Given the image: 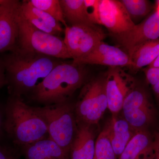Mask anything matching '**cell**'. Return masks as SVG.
Masks as SVG:
<instances>
[{
  "label": "cell",
  "mask_w": 159,
  "mask_h": 159,
  "mask_svg": "<svg viewBox=\"0 0 159 159\" xmlns=\"http://www.w3.org/2000/svg\"><path fill=\"white\" fill-rule=\"evenodd\" d=\"M10 96L22 97L32 91L61 61L48 55L17 48L2 58Z\"/></svg>",
  "instance_id": "cell-1"
},
{
  "label": "cell",
  "mask_w": 159,
  "mask_h": 159,
  "mask_svg": "<svg viewBox=\"0 0 159 159\" xmlns=\"http://www.w3.org/2000/svg\"><path fill=\"white\" fill-rule=\"evenodd\" d=\"M5 109V133L16 147L20 149L48 137L43 119L22 97L9 95Z\"/></svg>",
  "instance_id": "cell-2"
},
{
  "label": "cell",
  "mask_w": 159,
  "mask_h": 159,
  "mask_svg": "<svg viewBox=\"0 0 159 159\" xmlns=\"http://www.w3.org/2000/svg\"><path fill=\"white\" fill-rule=\"evenodd\" d=\"M84 66L61 62L39 84L29 99L43 106L69 102L70 97L86 82Z\"/></svg>",
  "instance_id": "cell-3"
},
{
  "label": "cell",
  "mask_w": 159,
  "mask_h": 159,
  "mask_svg": "<svg viewBox=\"0 0 159 159\" xmlns=\"http://www.w3.org/2000/svg\"><path fill=\"white\" fill-rule=\"evenodd\" d=\"M33 108L45 122L49 138L70 154L77 128L74 105L69 101Z\"/></svg>",
  "instance_id": "cell-4"
},
{
  "label": "cell",
  "mask_w": 159,
  "mask_h": 159,
  "mask_svg": "<svg viewBox=\"0 0 159 159\" xmlns=\"http://www.w3.org/2000/svg\"><path fill=\"white\" fill-rule=\"evenodd\" d=\"M18 48L59 59L71 58L63 39L34 28L23 16L20 10L18 16Z\"/></svg>",
  "instance_id": "cell-5"
},
{
  "label": "cell",
  "mask_w": 159,
  "mask_h": 159,
  "mask_svg": "<svg viewBox=\"0 0 159 159\" xmlns=\"http://www.w3.org/2000/svg\"><path fill=\"white\" fill-rule=\"evenodd\" d=\"M105 77L86 81L82 86L74 105L77 122L97 125L108 109L105 89Z\"/></svg>",
  "instance_id": "cell-6"
},
{
  "label": "cell",
  "mask_w": 159,
  "mask_h": 159,
  "mask_svg": "<svg viewBox=\"0 0 159 159\" xmlns=\"http://www.w3.org/2000/svg\"><path fill=\"white\" fill-rule=\"evenodd\" d=\"M106 36L97 25H78L66 27L63 40L71 58L76 60L89 54Z\"/></svg>",
  "instance_id": "cell-7"
},
{
  "label": "cell",
  "mask_w": 159,
  "mask_h": 159,
  "mask_svg": "<svg viewBox=\"0 0 159 159\" xmlns=\"http://www.w3.org/2000/svg\"><path fill=\"white\" fill-rule=\"evenodd\" d=\"M123 118L137 132L147 130L155 118V111L145 89L136 86L122 105Z\"/></svg>",
  "instance_id": "cell-8"
},
{
  "label": "cell",
  "mask_w": 159,
  "mask_h": 159,
  "mask_svg": "<svg viewBox=\"0 0 159 159\" xmlns=\"http://www.w3.org/2000/svg\"><path fill=\"white\" fill-rule=\"evenodd\" d=\"M105 79L108 109L112 116H117L122 111L125 98L137 85L135 80L119 67H109Z\"/></svg>",
  "instance_id": "cell-9"
},
{
  "label": "cell",
  "mask_w": 159,
  "mask_h": 159,
  "mask_svg": "<svg viewBox=\"0 0 159 159\" xmlns=\"http://www.w3.org/2000/svg\"><path fill=\"white\" fill-rule=\"evenodd\" d=\"M112 36L131 57L142 44L159 39V15L155 11L129 31Z\"/></svg>",
  "instance_id": "cell-10"
},
{
  "label": "cell",
  "mask_w": 159,
  "mask_h": 159,
  "mask_svg": "<svg viewBox=\"0 0 159 159\" xmlns=\"http://www.w3.org/2000/svg\"><path fill=\"white\" fill-rule=\"evenodd\" d=\"M21 3L18 0H6L0 5V53L17 49Z\"/></svg>",
  "instance_id": "cell-11"
},
{
  "label": "cell",
  "mask_w": 159,
  "mask_h": 159,
  "mask_svg": "<svg viewBox=\"0 0 159 159\" xmlns=\"http://www.w3.org/2000/svg\"><path fill=\"white\" fill-rule=\"evenodd\" d=\"M99 25L104 26L112 35L122 34L135 25L120 1L99 0Z\"/></svg>",
  "instance_id": "cell-12"
},
{
  "label": "cell",
  "mask_w": 159,
  "mask_h": 159,
  "mask_svg": "<svg viewBox=\"0 0 159 159\" xmlns=\"http://www.w3.org/2000/svg\"><path fill=\"white\" fill-rule=\"evenodd\" d=\"M72 63L80 65H99L108 66L109 67H128L132 69L134 66L131 58L126 52L103 41L99 43L88 55L73 60Z\"/></svg>",
  "instance_id": "cell-13"
},
{
  "label": "cell",
  "mask_w": 159,
  "mask_h": 159,
  "mask_svg": "<svg viewBox=\"0 0 159 159\" xmlns=\"http://www.w3.org/2000/svg\"><path fill=\"white\" fill-rule=\"evenodd\" d=\"M97 125L77 122V132L70 149V159L93 158L97 139Z\"/></svg>",
  "instance_id": "cell-14"
},
{
  "label": "cell",
  "mask_w": 159,
  "mask_h": 159,
  "mask_svg": "<svg viewBox=\"0 0 159 159\" xmlns=\"http://www.w3.org/2000/svg\"><path fill=\"white\" fill-rule=\"evenodd\" d=\"M154 139L148 130L138 132L119 159H155Z\"/></svg>",
  "instance_id": "cell-15"
},
{
  "label": "cell",
  "mask_w": 159,
  "mask_h": 159,
  "mask_svg": "<svg viewBox=\"0 0 159 159\" xmlns=\"http://www.w3.org/2000/svg\"><path fill=\"white\" fill-rule=\"evenodd\" d=\"M106 125L112 148L119 158L131 139L138 132L123 117L120 118L118 116H112Z\"/></svg>",
  "instance_id": "cell-16"
},
{
  "label": "cell",
  "mask_w": 159,
  "mask_h": 159,
  "mask_svg": "<svg viewBox=\"0 0 159 159\" xmlns=\"http://www.w3.org/2000/svg\"><path fill=\"white\" fill-rule=\"evenodd\" d=\"M20 149L25 159H70V154L49 137Z\"/></svg>",
  "instance_id": "cell-17"
},
{
  "label": "cell",
  "mask_w": 159,
  "mask_h": 159,
  "mask_svg": "<svg viewBox=\"0 0 159 159\" xmlns=\"http://www.w3.org/2000/svg\"><path fill=\"white\" fill-rule=\"evenodd\" d=\"M64 16L70 26L92 25L86 14L84 0H59Z\"/></svg>",
  "instance_id": "cell-18"
},
{
  "label": "cell",
  "mask_w": 159,
  "mask_h": 159,
  "mask_svg": "<svg viewBox=\"0 0 159 159\" xmlns=\"http://www.w3.org/2000/svg\"><path fill=\"white\" fill-rule=\"evenodd\" d=\"M159 55V39L149 41L139 46L131 58L134 63V70H138L150 65Z\"/></svg>",
  "instance_id": "cell-19"
},
{
  "label": "cell",
  "mask_w": 159,
  "mask_h": 159,
  "mask_svg": "<svg viewBox=\"0 0 159 159\" xmlns=\"http://www.w3.org/2000/svg\"><path fill=\"white\" fill-rule=\"evenodd\" d=\"M131 19L136 22L147 16L152 10L150 2L147 0H121Z\"/></svg>",
  "instance_id": "cell-20"
},
{
  "label": "cell",
  "mask_w": 159,
  "mask_h": 159,
  "mask_svg": "<svg viewBox=\"0 0 159 159\" xmlns=\"http://www.w3.org/2000/svg\"><path fill=\"white\" fill-rule=\"evenodd\" d=\"M112 148L108 129L106 125L100 133L96 140L95 153L93 159H117Z\"/></svg>",
  "instance_id": "cell-21"
},
{
  "label": "cell",
  "mask_w": 159,
  "mask_h": 159,
  "mask_svg": "<svg viewBox=\"0 0 159 159\" xmlns=\"http://www.w3.org/2000/svg\"><path fill=\"white\" fill-rule=\"evenodd\" d=\"M32 6L50 15L65 27L67 26L59 0H29Z\"/></svg>",
  "instance_id": "cell-22"
},
{
  "label": "cell",
  "mask_w": 159,
  "mask_h": 159,
  "mask_svg": "<svg viewBox=\"0 0 159 159\" xmlns=\"http://www.w3.org/2000/svg\"><path fill=\"white\" fill-rule=\"evenodd\" d=\"M22 3L28 10L32 14L34 15V16L41 20L48 25L57 31L59 34H60L62 32L63 29L61 23L51 16L50 15L32 6L28 1H23Z\"/></svg>",
  "instance_id": "cell-23"
},
{
  "label": "cell",
  "mask_w": 159,
  "mask_h": 159,
  "mask_svg": "<svg viewBox=\"0 0 159 159\" xmlns=\"http://www.w3.org/2000/svg\"><path fill=\"white\" fill-rule=\"evenodd\" d=\"M20 12L23 16L25 17L29 23L31 24L34 28H36L40 31L52 34V35L58 36L59 33L55 31L54 29H52L50 26L48 25L47 24L43 22L41 20L38 18L30 12L28 9L23 5L22 3H21Z\"/></svg>",
  "instance_id": "cell-24"
},
{
  "label": "cell",
  "mask_w": 159,
  "mask_h": 159,
  "mask_svg": "<svg viewBox=\"0 0 159 159\" xmlns=\"http://www.w3.org/2000/svg\"><path fill=\"white\" fill-rule=\"evenodd\" d=\"M99 0H84L86 14L94 25H99Z\"/></svg>",
  "instance_id": "cell-25"
},
{
  "label": "cell",
  "mask_w": 159,
  "mask_h": 159,
  "mask_svg": "<svg viewBox=\"0 0 159 159\" xmlns=\"http://www.w3.org/2000/svg\"><path fill=\"white\" fill-rule=\"evenodd\" d=\"M22 157L19 148L12 144L0 143V159H22Z\"/></svg>",
  "instance_id": "cell-26"
},
{
  "label": "cell",
  "mask_w": 159,
  "mask_h": 159,
  "mask_svg": "<svg viewBox=\"0 0 159 159\" xmlns=\"http://www.w3.org/2000/svg\"><path fill=\"white\" fill-rule=\"evenodd\" d=\"M145 73L147 81L152 86L154 93L159 98V67H148Z\"/></svg>",
  "instance_id": "cell-27"
},
{
  "label": "cell",
  "mask_w": 159,
  "mask_h": 159,
  "mask_svg": "<svg viewBox=\"0 0 159 159\" xmlns=\"http://www.w3.org/2000/svg\"><path fill=\"white\" fill-rule=\"evenodd\" d=\"M5 119V104L4 105L0 102V143L4 142V139L6 137L4 129Z\"/></svg>",
  "instance_id": "cell-28"
},
{
  "label": "cell",
  "mask_w": 159,
  "mask_h": 159,
  "mask_svg": "<svg viewBox=\"0 0 159 159\" xmlns=\"http://www.w3.org/2000/svg\"><path fill=\"white\" fill-rule=\"evenodd\" d=\"M6 85V70L2 58H0V90Z\"/></svg>",
  "instance_id": "cell-29"
},
{
  "label": "cell",
  "mask_w": 159,
  "mask_h": 159,
  "mask_svg": "<svg viewBox=\"0 0 159 159\" xmlns=\"http://www.w3.org/2000/svg\"><path fill=\"white\" fill-rule=\"evenodd\" d=\"M155 151V159H159V143L154 139Z\"/></svg>",
  "instance_id": "cell-30"
},
{
  "label": "cell",
  "mask_w": 159,
  "mask_h": 159,
  "mask_svg": "<svg viewBox=\"0 0 159 159\" xmlns=\"http://www.w3.org/2000/svg\"><path fill=\"white\" fill-rule=\"evenodd\" d=\"M159 67V55L155 60L151 64L148 66V67Z\"/></svg>",
  "instance_id": "cell-31"
},
{
  "label": "cell",
  "mask_w": 159,
  "mask_h": 159,
  "mask_svg": "<svg viewBox=\"0 0 159 159\" xmlns=\"http://www.w3.org/2000/svg\"><path fill=\"white\" fill-rule=\"evenodd\" d=\"M155 11L157 12L158 14L159 15V1L157 2L156 7Z\"/></svg>",
  "instance_id": "cell-32"
},
{
  "label": "cell",
  "mask_w": 159,
  "mask_h": 159,
  "mask_svg": "<svg viewBox=\"0 0 159 159\" xmlns=\"http://www.w3.org/2000/svg\"><path fill=\"white\" fill-rule=\"evenodd\" d=\"M155 139L159 143V131L158 132L156 136L155 137Z\"/></svg>",
  "instance_id": "cell-33"
},
{
  "label": "cell",
  "mask_w": 159,
  "mask_h": 159,
  "mask_svg": "<svg viewBox=\"0 0 159 159\" xmlns=\"http://www.w3.org/2000/svg\"></svg>",
  "instance_id": "cell-34"
}]
</instances>
